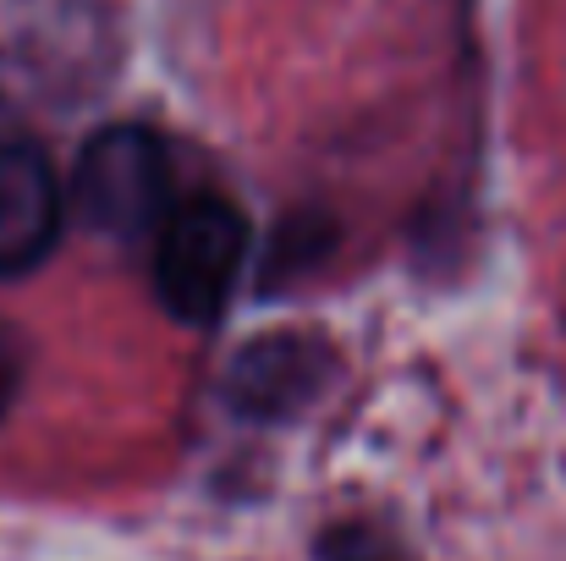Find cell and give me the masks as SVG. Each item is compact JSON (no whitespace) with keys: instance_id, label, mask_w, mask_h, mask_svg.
Wrapping results in <instances>:
<instances>
[{"instance_id":"6da1fadb","label":"cell","mask_w":566,"mask_h":561,"mask_svg":"<svg viewBox=\"0 0 566 561\" xmlns=\"http://www.w3.org/2000/svg\"><path fill=\"white\" fill-rule=\"evenodd\" d=\"M248 259V220L231 198L192 193L160 220V253H155V292L171 320L214 325L231 303V287Z\"/></svg>"},{"instance_id":"7a4b0ae2","label":"cell","mask_w":566,"mask_h":561,"mask_svg":"<svg viewBox=\"0 0 566 561\" xmlns=\"http://www.w3.org/2000/svg\"><path fill=\"white\" fill-rule=\"evenodd\" d=\"M72 204L83 226L116 242L160 231L171 215V155L149 127H99L72 172Z\"/></svg>"},{"instance_id":"3957f363","label":"cell","mask_w":566,"mask_h":561,"mask_svg":"<svg viewBox=\"0 0 566 561\" xmlns=\"http://www.w3.org/2000/svg\"><path fill=\"white\" fill-rule=\"evenodd\" d=\"M66 193L39 144H0V276H28L61 242Z\"/></svg>"},{"instance_id":"277c9868","label":"cell","mask_w":566,"mask_h":561,"mask_svg":"<svg viewBox=\"0 0 566 561\" xmlns=\"http://www.w3.org/2000/svg\"><path fill=\"white\" fill-rule=\"evenodd\" d=\"M336 374V359L314 336H264L237 353L226 374V402L242 418H292L303 413Z\"/></svg>"},{"instance_id":"5b68a950","label":"cell","mask_w":566,"mask_h":561,"mask_svg":"<svg viewBox=\"0 0 566 561\" xmlns=\"http://www.w3.org/2000/svg\"><path fill=\"white\" fill-rule=\"evenodd\" d=\"M319 561H396V546L369 523H342L319 540Z\"/></svg>"},{"instance_id":"8992f818","label":"cell","mask_w":566,"mask_h":561,"mask_svg":"<svg viewBox=\"0 0 566 561\" xmlns=\"http://www.w3.org/2000/svg\"><path fill=\"white\" fill-rule=\"evenodd\" d=\"M17 385H22V347L0 331V418L11 413V396H17Z\"/></svg>"}]
</instances>
